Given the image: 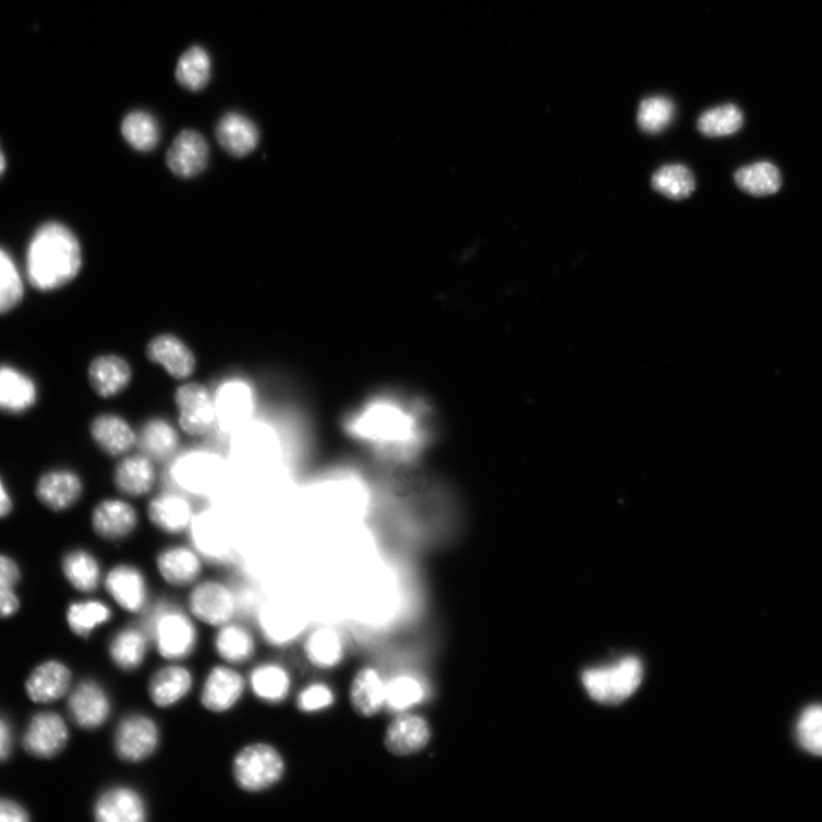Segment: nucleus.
Wrapping results in <instances>:
<instances>
[{
	"mask_svg": "<svg viewBox=\"0 0 822 822\" xmlns=\"http://www.w3.org/2000/svg\"><path fill=\"white\" fill-rule=\"evenodd\" d=\"M223 464L219 456L206 451H192L181 456L173 468V478L192 494L210 492L220 481Z\"/></svg>",
	"mask_w": 822,
	"mask_h": 822,
	"instance_id": "0eeeda50",
	"label": "nucleus"
},
{
	"mask_svg": "<svg viewBox=\"0 0 822 822\" xmlns=\"http://www.w3.org/2000/svg\"><path fill=\"white\" fill-rule=\"evenodd\" d=\"M111 618L110 609L99 601L72 603L67 613V619L72 632L87 638L96 627Z\"/></svg>",
	"mask_w": 822,
	"mask_h": 822,
	"instance_id": "c03bdc74",
	"label": "nucleus"
},
{
	"mask_svg": "<svg viewBox=\"0 0 822 822\" xmlns=\"http://www.w3.org/2000/svg\"><path fill=\"white\" fill-rule=\"evenodd\" d=\"M216 650L227 662L239 664L252 658L255 651L254 639L246 628L227 625L217 634Z\"/></svg>",
	"mask_w": 822,
	"mask_h": 822,
	"instance_id": "a19ab883",
	"label": "nucleus"
},
{
	"mask_svg": "<svg viewBox=\"0 0 822 822\" xmlns=\"http://www.w3.org/2000/svg\"><path fill=\"white\" fill-rule=\"evenodd\" d=\"M21 580L17 564L10 556L0 554V618L14 616L20 609L15 589Z\"/></svg>",
	"mask_w": 822,
	"mask_h": 822,
	"instance_id": "de8ad7c7",
	"label": "nucleus"
},
{
	"mask_svg": "<svg viewBox=\"0 0 822 822\" xmlns=\"http://www.w3.org/2000/svg\"><path fill=\"white\" fill-rule=\"evenodd\" d=\"M149 620L158 651L164 658L182 660L192 654L197 636L191 620L177 608L159 607Z\"/></svg>",
	"mask_w": 822,
	"mask_h": 822,
	"instance_id": "39448f33",
	"label": "nucleus"
},
{
	"mask_svg": "<svg viewBox=\"0 0 822 822\" xmlns=\"http://www.w3.org/2000/svg\"><path fill=\"white\" fill-rule=\"evenodd\" d=\"M156 474L147 456H131L123 459L114 470L116 488L128 496L147 495L154 487Z\"/></svg>",
	"mask_w": 822,
	"mask_h": 822,
	"instance_id": "bb28decb",
	"label": "nucleus"
},
{
	"mask_svg": "<svg viewBox=\"0 0 822 822\" xmlns=\"http://www.w3.org/2000/svg\"><path fill=\"white\" fill-rule=\"evenodd\" d=\"M190 529L193 544L207 559L222 561L229 558L232 551L229 530L219 518L205 512L192 520Z\"/></svg>",
	"mask_w": 822,
	"mask_h": 822,
	"instance_id": "a211bd4d",
	"label": "nucleus"
},
{
	"mask_svg": "<svg viewBox=\"0 0 822 822\" xmlns=\"http://www.w3.org/2000/svg\"><path fill=\"white\" fill-rule=\"evenodd\" d=\"M744 123L740 109L734 105L708 110L698 119V130L709 137L729 136L737 133Z\"/></svg>",
	"mask_w": 822,
	"mask_h": 822,
	"instance_id": "37998d69",
	"label": "nucleus"
},
{
	"mask_svg": "<svg viewBox=\"0 0 822 822\" xmlns=\"http://www.w3.org/2000/svg\"><path fill=\"white\" fill-rule=\"evenodd\" d=\"M350 698L356 714L374 716L386 705V684L377 670L364 668L355 675Z\"/></svg>",
	"mask_w": 822,
	"mask_h": 822,
	"instance_id": "cd10ccee",
	"label": "nucleus"
},
{
	"mask_svg": "<svg viewBox=\"0 0 822 822\" xmlns=\"http://www.w3.org/2000/svg\"><path fill=\"white\" fill-rule=\"evenodd\" d=\"M209 149L205 137L193 130L182 131L166 157L171 171L184 179L201 174L208 164Z\"/></svg>",
	"mask_w": 822,
	"mask_h": 822,
	"instance_id": "9b49d317",
	"label": "nucleus"
},
{
	"mask_svg": "<svg viewBox=\"0 0 822 822\" xmlns=\"http://www.w3.org/2000/svg\"><path fill=\"white\" fill-rule=\"evenodd\" d=\"M651 185L672 201H684L692 195L696 180L684 165H666L652 177Z\"/></svg>",
	"mask_w": 822,
	"mask_h": 822,
	"instance_id": "4c0bfd02",
	"label": "nucleus"
},
{
	"mask_svg": "<svg viewBox=\"0 0 822 822\" xmlns=\"http://www.w3.org/2000/svg\"><path fill=\"white\" fill-rule=\"evenodd\" d=\"M23 281L10 254L0 249V314L13 310L22 300Z\"/></svg>",
	"mask_w": 822,
	"mask_h": 822,
	"instance_id": "49530a36",
	"label": "nucleus"
},
{
	"mask_svg": "<svg viewBox=\"0 0 822 822\" xmlns=\"http://www.w3.org/2000/svg\"><path fill=\"white\" fill-rule=\"evenodd\" d=\"M68 739L67 724L59 714L39 713L31 721L23 747L35 758L52 759L63 751Z\"/></svg>",
	"mask_w": 822,
	"mask_h": 822,
	"instance_id": "9d476101",
	"label": "nucleus"
},
{
	"mask_svg": "<svg viewBox=\"0 0 822 822\" xmlns=\"http://www.w3.org/2000/svg\"><path fill=\"white\" fill-rule=\"evenodd\" d=\"M38 399L35 380L26 373L0 365V411L20 415L32 409Z\"/></svg>",
	"mask_w": 822,
	"mask_h": 822,
	"instance_id": "dca6fc26",
	"label": "nucleus"
},
{
	"mask_svg": "<svg viewBox=\"0 0 822 822\" xmlns=\"http://www.w3.org/2000/svg\"><path fill=\"white\" fill-rule=\"evenodd\" d=\"M216 422L229 432L243 426L255 409L254 392L243 379H230L217 389L215 398Z\"/></svg>",
	"mask_w": 822,
	"mask_h": 822,
	"instance_id": "423d86ee",
	"label": "nucleus"
},
{
	"mask_svg": "<svg viewBox=\"0 0 822 822\" xmlns=\"http://www.w3.org/2000/svg\"><path fill=\"white\" fill-rule=\"evenodd\" d=\"M244 688V680L235 670L216 667L208 675L203 689V705L211 712H226L238 703Z\"/></svg>",
	"mask_w": 822,
	"mask_h": 822,
	"instance_id": "6ab92c4d",
	"label": "nucleus"
},
{
	"mask_svg": "<svg viewBox=\"0 0 822 822\" xmlns=\"http://www.w3.org/2000/svg\"><path fill=\"white\" fill-rule=\"evenodd\" d=\"M29 820L28 811L19 803L9 799H0V822H27Z\"/></svg>",
	"mask_w": 822,
	"mask_h": 822,
	"instance_id": "603ef678",
	"label": "nucleus"
},
{
	"mask_svg": "<svg viewBox=\"0 0 822 822\" xmlns=\"http://www.w3.org/2000/svg\"><path fill=\"white\" fill-rule=\"evenodd\" d=\"M92 525L96 534L107 541H120L132 535L137 525L134 507L124 500L107 499L95 507Z\"/></svg>",
	"mask_w": 822,
	"mask_h": 822,
	"instance_id": "2eb2a0df",
	"label": "nucleus"
},
{
	"mask_svg": "<svg viewBox=\"0 0 822 822\" xmlns=\"http://www.w3.org/2000/svg\"><path fill=\"white\" fill-rule=\"evenodd\" d=\"M343 643L337 632L322 628L310 636L305 643L309 661L319 668H331L343 660Z\"/></svg>",
	"mask_w": 822,
	"mask_h": 822,
	"instance_id": "ea45409f",
	"label": "nucleus"
},
{
	"mask_svg": "<svg viewBox=\"0 0 822 822\" xmlns=\"http://www.w3.org/2000/svg\"><path fill=\"white\" fill-rule=\"evenodd\" d=\"M157 566L166 582L176 587L195 582L202 571L198 556L185 547L162 551L158 556Z\"/></svg>",
	"mask_w": 822,
	"mask_h": 822,
	"instance_id": "c756f323",
	"label": "nucleus"
},
{
	"mask_svg": "<svg viewBox=\"0 0 822 822\" xmlns=\"http://www.w3.org/2000/svg\"><path fill=\"white\" fill-rule=\"evenodd\" d=\"M251 686L259 699L270 704H278L288 696L290 679L281 666L267 664L253 670Z\"/></svg>",
	"mask_w": 822,
	"mask_h": 822,
	"instance_id": "58836bf2",
	"label": "nucleus"
},
{
	"mask_svg": "<svg viewBox=\"0 0 822 822\" xmlns=\"http://www.w3.org/2000/svg\"><path fill=\"white\" fill-rule=\"evenodd\" d=\"M190 608L202 621L220 626L233 617L235 601L232 593L222 584L206 582L192 592Z\"/></svg>",
	"mask_w": 822,
	"mask_h": 822,
	"instance_id": "4468645a",
	"label": "nucleus"
},
{
	"mask_svg": "<svg viewBox=\"0 0 822 822\" xmlns=\"http://www.w3.org/2000/svg\"><path fill=\"white\" fill-rule=\"evenodd\" d=\"M152 522L164 533L179 534L190 528L193 520L190 504L181 496L164 494L149 505Z\"/></svg>",
	"mask_w": 822,
	"mask_h": 822,
	"instance_id": "c85d7f7f",
	"label": "nucleus"
},
{
	"mask_svg": "<svg viewBox=\"0 0 822 822\" xmlns=\"http://www.w3.org/2000/svg\"><path fill=\"white\" fill-rule=\"evenodd\" d=\"M285 772V763L277 749L265 744L251 745L241 751L233 763V776L239 787L259 791L277 784Z\"/></svg>",
	"mask_w": 822,
	"mask_h": 822,
	"instance_id": "20e7f679",
	"label": "nucleus"
},
{
	"mask_svg": "<svg viewBox=\"0 0 822 822\" xmlns=\"http://www.w3.org/2000/svg\"><path fill=\"white\" fill-rule=\"evenodd\" d=\"M88 379L96 394L102 398H112L129 388L132 370L123 358L104 355L92 362Z\"/></svg>",
	"mask_w": 822,
	"mask_h": 822,
	"instance_id": "412c9836",
	"label": "nucleus"
},
{
	"mask_svg": "<svg viewBox=\"0 0 822 822\" xmlns=\"http://www.w3.org/2000/svg\"><path fill=\"white\" fill-rule=\"evenodd\" d=\"M216 137L229 155L241 158L255 150L259 134L251 119L237 112H229L217 124Z\"/></svg>",
	"mask_w": 822,
	"mask_h": 822,
	"instance_id": "b1692460",
	"label": "nucleus"
},
{
	"mask_svg": "<svg viewBox=\"0 0 822 822\" xmlns=\"http://www.w3.org/2000/svg\"><path fill=\"white\" fill-rule=\"evenodd\" d=\"M642 678L641 662L627 657L612 667L585 672L583 684L597 703L617 705L638 690Z\"/></svg>",
	"mask_w": 822,
	"mask_h": 822,
	"instance_id": "7ed1b4c3",
	"label": "nucleus"
},
{
	"mask_svg": "<svg viewBox=\"0 0 822 822\" xmlns=\"http://www.w3.org/2000/svg\"><path fill=\"white\" fill-rule=\"evenodd\" d=\"M334 703L333 691L324 685H313L304 689L299 696L298 704L305 713L318 712Z\"/></svg>",
	"mask_w": 822,
	"mask_h": 822,
	"instance_id": "3c124183",
	"label": "nucleus"
},
{
	"mask_svg": "<svg viewBox=\"0 0 822 822\" xmlns=\"http://www.w3.org/2000/svg\"><path fill=\"white\" fill-rule=\"evenodd\" d=\"M137 445L144 456L154 461H165L178 449L179 435L171 424L155 419L141 428Z\"/></svg>",
	"mask_w": 822,
	"mask_h": 822,
	"instance_id": "2f4dec72",
	"label": "nucleus"
},
{
	"mask_svg": "<svg viewBox=\"0 0 822 822\" xmlns=\"http://www.w3.org/2000/svg\"><path fill=\"white\" fill-rule=\"evenodd\" d=\"M13 510V500L7 489L5 483L0 476V519L7 518Z\"/></svg>",
	"mask_w": 822,
	"mask_h": 822,
	"instance_id": "5fc2aeb1",
	"label": "nucleus"
},
{
	"mask_svg": "<svg viewBox=\"0 0 822 822\" xmlns=\"http://www.w3.org/2000/svg\"><path fill=\"white\" fill-rule=\"evenodd\" d=\"M211 64L207 52L201 46H192L181 56L176 77L183 88L200 92L208 85Z\"/></svg>",
	"mask_w": 822,
	"mask_h": 822,
	"instance_id": "c9c22d12",
	"label": "nucleus"
},
{
	"mask_svg": "<svg viewBox=\"0 0 822 822\" xmlns=\"http://www.w3.org/2000/svg\"><path fill=\"white\" fill-rule=\"evenodd\" d=\"M82 268V250L75 233L59 222L38 228L27 253V275L41 292L74 280Z\"/></svg>",
	"mask_w": 822,
	"mask_h": 822,
	"instance_id": "f03ea898",
	"label": "nucleus"
},
{
	"mask_svg": "<svg viewBox=\"0 0 822 822\" xmlns=\"http://www.w3.org/2000/svg\"><path fill=\"white\" fill-rule=\"evenodd\" d=\"M675 116L674 104L665 96H652L640 105L638 124L648 134H658L665 131Z\"/></svg>",
	"mask_w": 822,
	"mask_h": 822,
	"instance_id": "a18cd8bd",
	"label": "nucleus"
},
{
	"mask_svg": "<svg viewBox=\"0 0 822 822\" xmlns=\"http://www.w3.org/2000/svg\"><path fill=\"white\" fill-rule=\"evenodd\" d=\"M83 494V482L77 473L70 470H53L43 474L36 486L38 500L55 512L74 506Z\"/></svg>",
	"mask_w": 822,
	"mask_h": 822,
	"instance_id": "f8f14e48",
	"label": "nucleus"
},
{
	"mask_svg": "<svg viewBox=\"0 0 822 822\" xmlns=\"http://www.w3.org/2000/svg\"><path fill=\"white\" fill-rule=\"evenodd\" d=\"M5 169H7L5 155H4L3 150H2V148H0V178H2V176L4 174Z\"/></svg>",
	"mask_w": 822,
	"mask_h": 822,
	"instance_id": "6e6d98bb",
	"label": "nucleus"
},
{
	"mask_svg": "<svg viewBox=\"0 0 822 822\" xmlns=\"http://www.w3.org/2000/svg\"><path fill=\"white\" fill-rule=\"evenodd\" d=\"M62 569L69 583L81 592H93L100 585V565L87 551L68 553L63 558Z\"/></svg>",
	"mask_w": 822,
	"mask_h": 822,
	"instance_id": "473e14b6",
	"label": "nucleus"
},
{
	"mask_svg": "<svg viewBox=\"0 0 822 822\" xmlns=\"http://www.w3.org/2000/svg\"><path fill=\"white\" fill-rule=\"evenodd\" d=\"M122 133L131 147L141 153L154 150L160 138L157 119L145 111L129 113L123 120Z\"/></svg>",
	"mask_w": 822,
	"mask_h": 822,
	"instance_id": "e433bc0d",
	"label": "nucleus"
},
{
	"mask_svg": "<svg viewBox=\"0 0 822 822\" xmlns=\"http://www.w3.org/2000/svg\"><path fill=\"white\" fill-rule=\"evenodd\" d=\"M424 691L410 676H399L386 685V705L396 711H406L421 703Z\"/></svg>",
	"mask_w": 822,
	"mask_h": 822,
	"instance_id": "09e8293b",
	"label": "nucleus"
},
{
	"mask_svg": "<svg viewBox=\"0 0 822 822\" xmlns=\"http://www.w3.org/2000/svg\"><path fill=\"white\" fill-rule=\"evenodd\" d=\"M425 415L420 402L385 395L359 409L349 420L348 430L399 467L413 461L430 440Z\"/></svg>",
	"mask_w": 822,
	"mask_h": 822,
	"instance_id": "f257e3e1",
	"label": "nucleus"
},
{
	"mask_svg": "<svg viewBox=\"0 0 822 822\" xmlns=\"http://www.w3.org/2000/svg\"><path fill=\"white\" fill-rule=\"evenodd\" d=\"M176 402L181 428L193 437L206 434L216 422L214 398L201 384L181 386Z\"/></svg>",
	"mask_w": 822,
	"mask_h": 822,
	"instance_id": "6e6552de",
	"label": "nucleus"
},
{
	"mask_svg": "<svg viewBox=\"0 0 822 822\" xmlns=\"http://www.w3.org/2000/svg\"><path fill=\"white\" fill-rule=\"evenodd\" d=\"M148 358L162 366L169 375L184 379L196 368V360L189 348L172 335H161L149 343Z\"/></svg>",
	"mask_w": 822,
	"mask_h": 822,
	"instance_id": "4be33fe9",
	"label": "nucleus"
},
{
	"mask_svg": "<svg viewBox=\"0 0 822 822\" xmlns=\"http://www.w3.org/2000/svg\"><path fill=\"white\" fill-rule=\"evenodd\" d=\"M431 739L427 721L414 714L398 716L385 734V746L395 755L407 757L422 751Z\"/></svg>",
	"mask_w": 822,
	"mask_h": 822,
	"instance_id": "f3484780",
	"label": "nucleus"
},
{
	"mask_svg": "<svg viewBox=\"0 0 822 822\" xmlns=\"http://www.w3.org/2000/svg\"><path fill=\"white\" fill-rule=\"evenodd\" d=\"M71 717L81 728L101 727L110 714V701L105 690L93 681L81 684L69 698Z\"/></svg>",
	"mask_w": 822,
	"mask_h": 822,
	"instance_id": "ddd939ff",
	"label": "nucleus"
},
{
	"mask_svg": "<svg viewBox=\"0 0 822 822\" xmlns=\"http://www.w3.org/2000/svg\"><path fill=\"white\" fill-rule=\"evenodd\" d=\"M259 625L264 637L277 645L294 640L303 630V621L298 615L278 606L264 607Z\"/></svg>",
	"mask_w": 822,
	"mask_h": 822,
	"instance_id": "72a5a7b5",
	"label": "nucleus"
},
{
	"mask_svg": "<svg viewBox=\"0 0 822 822\" xmlns=\"http://www.w3.org/2000/svg\"><path fill=\"white\" fill-rule=\"evenodd\" d=\"M94 814L100 822H142L147 818L141 796L125 787L106 791L96 802Z\"/></svg>",
	"mask_w": 822,
	"mask_h": 822,
	"instance_id": "aec40b11",
	"label": "nucleus"
},
{
	"mask_svg": "<svg viewBox=\"0 0 822 822\" xmlns=\"http://www.w3.org/2000/svg\"><path fill=\"white\" fill-rule=\"evenodd\" d=\"M106 587L119 606L128 612H140L147 601V584L135 567L117 566L109 572Z\"/></svg>",
	"mask_w": 822,
	"mask_h": 822,
	"instance_id": "5701e85b",
	"label": "nucleus"
},
{
	"mask_svg": "<svg viewBox=\"0 0 822 822\" xmlns=\"http://www.w3.org/2000/svg\"><path fill=\"white\" fill-rule=\"evenodd\" d=\"M71 685V672L56 661L38 666L29 676L26 688L36 703H53L62 698Z\"/></svg>",
	"mask_w": 822,
	"mask_h": 822,
	"instance_id": "393cba45",
	"label": "nucleus"
},
{
	"mask_svg": "<svg viewBox=\"0 0 822 822\" xmlns=\"http://www.w3.org/2000/svg\"><path fill=\"white\" fill-rule=\"evenodd\" d=\"M145 654H147V640L133 628L118 633L110 644V656L113 663L124 670L138 668Z\"/></svg>",
	"mask_w": 822,
	"mask_h": 822,
	"instance_id": "79ce46f5",
	"label": "nucleus"
},
{
	"mask_svg": "<svg viewBox=\"0 0 822 822\" xmlns=\"http://www.w3.org/2000/svg\"><path fill=\"white\" fill-rule=\"evenodd\" d=\"M797 738L807 752L822 757V706H811L797 724Z\"/></svg>",
	"mask_w": 822,
	"mask_h": 822,
	"instance_id": "8fccbe9b",
	"label": "nucleus"
},
{
	"mask_svg": "<svg viewBox=\"0 0 822 822\" xmlns=\"http://www.w3.org/2000/svg\"><path fill=\"white\" fill-rule=\"evenodd\" d=\"M13 732L9 721L0 716V762L7 761L12 752Z\"/></svg>",
	"mask_w": 822,
	"mask_h": 822,
	"instance_id": "864d4df0",
	"label": "nucleus"
},
{
	"mask_svg": "<svg viewBox=\"0 0 822 822\" xmlns=\"http://www.w3.org/2000/svg\"><path fill=\"white\" fill-rule=\"evenodd\" d=\"M192 687L190 672L180 666H169L159 670L149 687L155 705L168 708L179 703Z\"/></svg>",
	"mask_w": 822,
	"mask_h": 822,
	"instance_id": "7c9ffc66",
	"label": "nucleus"
},
{
	"mask_svg": "<svg viewBox=\"0 0 822 822\" xmlns=\"http://www.w3.org/2000/svg\"><path fill=\"white\" fill-rule=\"evenodd\" d=\"M737 185L752 196L773 195L782 188L778 168L766 161L745 166L735 174Z\"/></svg>",
	"mask_w": 822,
	"mask_h": 822,
	"instance_id": "f704fd0d",
	"label": "nucleus"
},
{
	"mask_svg": "<svg viewBox=\"0 0 822 822\" xmlns=\"http://www.w3.org/2000/svg\"><path fill=\"white\" fill-rule=\"evenodd\" d=\"M159 741L157 725L149 717L135 715L120 723L114 738L118 757L128 762L148 759Z\"/></svg>",
	"mask_w": 822,
	"mask_h": 822,
	"instance_id": "1a4fd4ad",
	"label": "nucleus"
},
{
	"mask_svg": "<svg viewBox=\"0 0 822 822\" xmlns=\"http://www.w3.org/2000/svg\"><path fill=\"white\" fill-rule=\"evenodd\" d=\"M94 443L107 455L122 456L137 443L131 425L122 418L105 414L96 418L90 425Z\"/></svg>",
	"mask_w": 822,
	"mask_h": 822,
	"instance_id": "a878e982",
	"label": "nucleus"
}]
</instances>
